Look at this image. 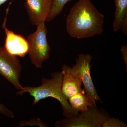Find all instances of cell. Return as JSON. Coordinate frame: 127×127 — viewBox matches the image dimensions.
Returning <instances> with one entry per match:
<instances>
[{
    "label": "cell",
    "instance_id": "cell-1",
    "mask_svg": "<svg viewBox=\"0 0 127 127\" xmlns=\"http://www.w3.org/2000/svg\"><path fill=\"white\" fill-rule=\"evenodd\" d=\"M104 19V15L90 0H79L71 8L67 17V32L71 37L78 39L101 35Z\"/></svg>",
    "mask_w": 127,
    "mask_h": 127
},
{
    "label": "cell",
    "instance_id": "cell-2",
    "mask_svg": "<svg viewBox=\"0 0 127 127\" xmlns=\"http://www.w3.org/2000/svg\"><path fill=\"white\" fill-rule=\"evenodd\" d=\"M50 79L43 78L41 84L37 87L26 86L17 92L22 95L25 93L34 98L33 104L35 105L42 99L52 97L56 99L61 104L63 115L66 118H72L78 116V112L72 109L68 100L64 96L62 91L63 74L62 72H54Z\"/></svg>",
    "mask_w": 127,
    "mask_h": 127
},
{
    "label": "cell",
    "instance_id": "cell-3",
    "mask_svg": "<svg viewBox=\"0 0 127 127\" xmlns=\"http://www.w3.org/2000/svg\"><path fill=\"white\" fill-rule=\"evenodd\" d=\"M45 22L37 26L36 31L27 36L29 57L36 68L42 67V64L49 58L51 48L48 43L47 30Z\"/></svg>",
    "mask_w": 127,
    "mask_h": 127
},
{
    "label": "cell",
    "instance_id": "cell-4",
    "mask_svg": "<svg viewBox=\"0 0 127 127\" xmlns=\"http://www.w3.org/2000/svg\"><path fill=\"white\" fill-rule=\"evenodd\" d=\"M93 57L90 54H79L76 59V64L70 68L73 73L77 75L81 79L84 86L86 95L91 103L97 107L96 102H102L93 84L91 77L90 70L92 65L90 64Z\"/></svg>",
    "mask_w": 127,
    "mask_h": 127
},
{
    "label": "cell",
    "instance_id": "cell-5",
    "mask_svg": "<svg viewBox=\"0 0 127 127\" xmlns=\"http://www.w3.org/2000/svg\"><path fill=\"white\" fill-rule=\"evenodd\" d=\"M109 117L104 111H101L94 106L88 107L87 111L81 112L72 118H66L57 121V127H100Z\"/></svg>",
    "mask_w": 127,
    "mask_h": 127
},
{
    "label": "cell",
    "instance_id": "cell-6",
    "mask_svg": "<svg viewBox=\"0 0 127 127\" xmlns=\"http://www.w3.org/2000/svg\"><path fill=\"white\" fill-rule=\"evenodd\" d=\"M22 70L21 64L16 56L7 52L4 46H0V75L19 91L23 88L20 82Z\"/></svg>",
    "mask_w": 127,
    "mask_h": 127
},
{
    "label": "cell",
    "instance_id": "cell-7",
    "mask_svg": "<svg viewBox=\"0 0 127 127\" xmlns=\"http://www.w3.org/2000/svg\"><path fill=\"white\" fill-rule=\"evenodd\" d=\"M52 0H26L24 6L32 25L37 26L45 22L50 12Z\"/></svg>",
    "mask_w": 127,
    "mask_h": 127
},
{
    "label": "cell",
    "instance_id": "cell-8",
    "mask_svg": "<svg viewBox=\"0 0 127 127\" xmlns=\"http://www.w3.org/2000/svg\"><path fill=\"white\" fill-rule=\"evenodd\" d=\"M8 12L9 9H7L6 15L2 25L6 36L4 47L11 55L23 57L28 53V43L27 39L22 36L15 34L6 27Z\"/></svg>",
    "mask_w": 127,
    "mask_h": 127
},
{
    "label": "cell",
    "instance_id": "cell-9",
    "mask_svg": "<svg viewBox=\"0 0 127 127\" xmlns=\"http://www.w3.org/2000/svg\"><path fill=\"white\" fill-rule=\"evenodd\" d=\"M71 67L64 65L62 66L63 74L62 84V91L64 96L68 100L71 97L77 94L85 93L82 89V82L78 76L71 71Z\"/></svg>",
    "mask_w": 127,
    "mask_h": 127
},
{
    "label": "cell",
    "instance_id": "cell-10",
    "mask_svg": "<svg viewBox=\"0 0 127 127\" xmlns=\"http://www.w3.org/2000/svg\"><path fill=\"white\" fill-rule=\"evenodd\" d=\"M116 10L113 23L115 32L121 30L127 35V0H114Z\"/></svg>",
    "mask_w": 127,
    "mask_h": 127
},
{
    "label": "cell",
    "instance_id": "cell-11",
    "mask_svg": "<svg viewBox=\"0 0 127 127\" xmlns=\"http://www.w3.org/2000/svg\"><path fill=\"white\" fill-rule=\"evenodd\" d=\"M68 102L72 109L78 112L87 111L88 107L94 106L85 93L75 94L68 99Z\"/></svg>",
    "mask_w": 127,
    "mask_h": 127
},
{
    "label": "cell",
    "instance_id": "cell-12",
    "mask_svg": "<svg viewBox=\"0 0 127 127\" xmlns=\"http://www.w3.org/2000/svg\"><path fill=\"white\" fill-rule=\"evenodd\" d=\"M51 7L46 22H50L55 20L62 13L65 5L72 0H52Z\"/></svg>",
    "mask_w": 127,
    "mask_h": 127
},
{
    "label": "cell",
    "instance_id": "cell-13",
    "mask_svg": "<svg viewBox=\"0 0 127 127\" xmlns=\"http://www.w3.org/2000/svg\"><path fill=\"white\" fill-rule=\"evenodd\" d=\"M29 126H36L40 127H48L46 124L43 122L39 118L32 119L29 120H21L18 123V127Z\"/></svg>",
    "mask_w": 127,
    "mask_h": 127
},
{
    "label": "cell",
    "instance_id": "cell-14",
    "mask_svg": "<svg viewBox=\"0 0 127 127\" xmlns=\"http://www.w3.org/2000/svg\"><path fill=\"white\" fill-rule=\"evenodd\" d=\"M127 124L118 118H108L103 123L102 127H127Z\"/></svg>",
    "mask_w": 127,
    "mask_h": 127
},
{
    "label": "cell",
    "instance_id": "cell-15",
    "mask_svg": "<svg viewBox=\"0 0 127 127\" xmlns=\"http://www.w3.org/2000/svg\"><path fill=\"white\" fill-rule=\"evenodd\" d=\"M0 114L10 118H14V114L12 111L7 108L4 104L0 103Z\"/></svg>",
    "mask_w": 127,
    "mask_h": 127
},
{
    "label": "cell",
    "instance_id": "cell-16",
    "mask_svg": "<svg viewBox=\"0 0 127 127\" xmlns=\"http://www.w3.org/2000/svg\"><path fill=\"white\" fill-rule=\"evenodd\" d=\"M120 51L122 52L123 55V59L126 65V66H127V45H125L122 46Z\"/></svg>",
    "mask_w": 127,
    "mask_h": 127
},
{
    "label": "cell",
    "instance_id": "cell-17",
    "mask_svg": "<svg viewBox=\"0 0 127 127\" xmlns=\"http://www.w3.org/2000/svg\"><path fill=\"white\" fill-rule=\"evenodd\" d=\"M9 0H0V6L7 2Z\"/></svg>",
    "mask_w": 127,
    "mask_h": 127
}]
</instances>
